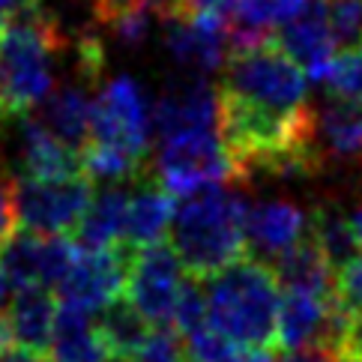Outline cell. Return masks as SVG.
<instances>
[{
    "label": "cell",
    "mask_w": 362,
    "mask_h": 362,
    "mask_svg": "<svg viewBox=\"0 0 362 362\" xmlns=\"http://www.w3.org/2000/svg\"><path fill=\"white\" fill-rule=\"evenodd\" d=\"M245 204L222 186L201 189L177 206L168 243L183 269L206 281L245 257Z\"/></svg>",
    "instance_id": "1"
},
{
    "label": "cell",
    "mask_w": 362,
    "mask_h": 362,
    "mask_svg": "<svg viewBox=\"0 0 362 362\" xmlns=\"http://www.w3.org/2000/svg\"><path fill=\"white\" fill-rule=\"evenodd\" d=\"M66 45L60 24L30 9L0 30V120H21L54 93L57 54Z\"/></svg>",
    "instance_id": "2"
},
{
    "label": "cell",
    "mask_w": 362,
    "mask_h": 362,
    "mask_svg": "<svg viewBox=\"0 0 362 362\" xmlns=\"http://www.w3.org/2000/svg\"><path fill=\"white\" fill-rule=\"evenodd\" d=\"M206 317L228 339L252 347H279V279L267 264L240 257L218 276L206 279Z\"/></svg>",
    "instance_id": "3"
},
{
    "label": "cell",
    "mask_w": 362,
    "mask_h": 362,
    "mask_svg": "<svg viewBox=\"0 0 362 362\" xmlns=\"http://www.w3.org/2000/svg\"><path fill=\"white\" fill-rule=\"evenodd\" d=\"M222 90L273 111H300L308 105L305 72L284 54L276 40L245 51H230Z\"/></svg>",
    "instance_id": "4"
},
{
    "label": "cell",
    "mask_w": 362,
    "mask_h": 362,
    "mask_svg": "<svg viewBox=\"0 0 362 362\" xmlns=\"http://www.w3.org/2000/svg\"><path fill=\"white\" fill-rule=\"evenodd\" d=\"M12 198H16V218L21 230L42 237H69L78 234L93 204V183L84 174L60 180L21 177L12 183Z\"/></svg>",
    "instance_id": "5"
},
{
    "label": "cell",
    "mask_w": 362,
    "mask_h": 362,
    "mask_svg": "<svg viewBox=\"0 0 362 362\" xmlns=\"http://www.w3.org/2000/svg\"><path fill=\"white\" fill-rule=\"evenodd\" d=\"M156 180L171 195H195L201 189L237 180L234 162L216 129L165 138L156 156Z\"/></svg>",
    "instance_id": "6"
},
{
    "label": "cell",
    "mask_w": 362,
    "mask_h": 362,
    "mask_svg": "<svg viewBox=\"0 0 362 362\" xmlns=\"http://www.w3.org/2000/svg\"><path fill=\"white\" fill-rule=\"evenodd\" d=\"M153 132V111L147 105V96L132 78L108 81L96 93L93 102V129H90V141L93 147H105L114 153L135 159L144 165L147 147Z\"/></svg>",
    "instance_id": "7"
},
{
    "label": "cell",
    "mask_w": 362,
    "mask_h": 362,
    "mask_svg": "<svg viewBox=\"0 0 362 362\" xmlns=\"http://www.w3.org/2000/svg\"><path fill=\"white\" fill-rule=\"evenodd\" d=\"M183 264H180L171 243L147 245L132 255L126 281V300L150 320L153 329L174 327V312L180 293L186 288Z\"/></svg>",
    "instance_id": "8"
},
{
    "label": "cell",
    "mask_w": 362,
    "mask_h": 362,
    "mask_svg": "<svg viewBox=\"0 0 362 362\" xmlns=\"http://www.w3.org/2000/svg\"><path fill=\"white\" fill-rule=\"evenodd\" d=\"M132 255L135 252L126 249H81L78 245V257L57 288V303L90 317L102 315L108 305L126 296Z\"/></svg>",
    "instance_id": "9"
},
{
    "label": "cell",
    "mask_w": 362,
    "mask_h": 362,
    "mask_svg": "<svg viewBox=\"0 0 362 362\" xmlns=\"http://www.w3.org/2000/svg\"><path fill=\"white\" fill-rule=\"evenodd\" d=\"M78 257V243L69 237H42V234H12L0 245V276L9 288H60Z\"/></svg>",
    "instance_id": "10"
},
{
    "label": "cell",
    "mask_w": 362,
    "mask_h": 362,
    "mask_svg": "<svg viewBox=\"0 0 362 362\" xmlns=\"http://www.w3.org/2000/svg\"><path fill=\"white\" fill-rule=\"evenodd\" d=\"M165 48L174 57L186 75H204L216 72L228 63V21L213 16H174L165 21Z\"/></svg>",
    "instance_id": "11"
},
{
    "label": "cell",
    "mask_w": 362,
    "mask_h": 362,
    "mask_svg": "<svg viewBox=\"0 0 362 362\" xmlns=\"http://www.w3.org/2000/svg\"><path fill=\"white\" fill-rule=\"evenodd\" d=\"M218 126V93L195 75H183L165 87L162 99L153 105L156 135L174 138L183 132H204Z\"/></svg>",
    "instance_id": "12"
},
{
    "label": "cell",
    "mask_w": 362,
    "mask_h": 362,
    "mask_svg": "<svg viewBox=\"0 0 362 362\" xmlns=\"http://www.w3.org/2000/svg\"><path fill=\"white\" fill-rule=\"evenodd\" d=\"M308 230H312V216H305L296 204H252L245 210V255L269 267L300 240H305Z\"/></svg>",
    "instance_id": "13"
},
{
    "label": "cell",
    "mask_w": 362,
    "mask_h": 362,
    "mask_svg": "<svg viewBox=\"0 0 362 362\" xmlns=\"http://www.w3.org/2000/svg\"><path fill=\"white\" fill-rule=\"evenodd\" d=\"M279 48L288 54L305 75L317 81H327V75L335 63V40L327 21L323 0H312L293 21L281 24L276 33Z\"/></svg>",
    "instance_id": "14"
},
{
    "label": "cell",
    "mask_w": 362,
    "mask_h": 362,
    "mask_svg": "<svg viewBox=\"0 0 362 362\" xmlns=\"http://www.w3.org/2000/svg\"><path fill=\"white\" fill-rule=\"evenodd\" d=\"M16 165L28 180H60L84 174L81 153L60 141L42 120L21 117L16 129Z\"/></svg>",
    "instance_id": "15"
},
{
    "label": "cell",
    "mask_w": 362,
    "mask_h": 362,
    "mask_svg": "<svg viewBox=\"0 0 362 362\" xmlns=\"http://www.w3.org/2000/svg\"><path fill=\"white\" fill-rule=\"evenodd\" d=\"M269 269L276 273L279 288H284V293H312V296L335 293V269L329 267L327 255L320 252L312 230L291 252H284L279 261L269 264Z\"/></svg>",
    "instance_id": "16"
},
{
    "label": "cell",
    "mask_w": 362,
    "mask_h": 362,
    "mask_svg": "<svg viewBox=\"0 0 362 362\" xmlns=\"http://www.w3.org/2000/svg\"><path fill=\"white\" fill-rule=\"evenodd\" d=\"M174 195L162 189L159 180H150L135 195H129V222H126V249L141 252L147 245H156L165 240L174 222Z\"/></svg>",
    "instance_id": "17"
},
{
    "label": "cell",
    "mask_w": 362,
    "mask_h": 362,
    "mask_svg": "<svg viewBox=\"0 0 362 362\" xmlns=\"http://www.w3.org/2000/svg\"><path fill=\"white\" fill-rule=\"evenodd\" d=\"M57 315H60V303L45 288L18 291L6 312L12 339L18 341V347H28V351H36V354H48L51 341H54Z\"/></svg>",
    "instance_id": "18"
},
{
    "label": "cell",
    "mask_w": 362,
    "mask_h": 362,
    "mask_svg": "<svg viewBox=\"0 0 362 362\" xmlns=\"http://www.w3.org/2000/svg\"><path fill=\"white\" fill-rule=\"evenodd\" d=\"M93 102L90 84H63L42 105V123L72 150H84L93 129Z\"/></svg>",
    "instance_id": "19"
},
{
    "label": "cell",
    "mask_w": 362,
    "mask_h": 362,
    "mask_svg": "<svg viewBox=\"0 0 362 362\" xmlns=\"http://www.w3.org/2000/svg\"><path fill=\"white\" fill-rule=\"evenodd\" d=\"M126 222H129V195L123 189L111 186L93 195V204H90L75 237H78L81 249H126Z\"/></svg>",
    "instance_id": "20"
},
{
    "label": "cell",
    "mask_w": 362,
    "mask_h": 362,
    "mask_svg": "<svg viewBox=\"0 0 362 362\" xmlns=\"http://www.w3.org/2000/svg\"><path fill=\"white\" fill-rule=\"evenodd\" d=\"M312 237L317 240L320 252L327 255L335 276L362 257V243L354 230V222L339 204L327 201V204L315 206L312 210Z\"/></svg>",
    "instance_id": "21"
},
{
    "label": "cell",
    "mask_w": 362,
    "mask_h": 362,
    "mask_svg": "<svg viewBox=\"0 0 362 362\" xmlns=\"http://www.w3.org/2000/svg\"><path fill=\"white\" fill-rule=\"evenodd\" d=\"M323 156H359L362 153V102L335 99L317 114Z\"/></svg>",
    "instance_id": "22"
},
{
    "label": "cell",
    "mask_w": 362,
    "mask_h": 362,
    "mask_svg": "<svg viewBox=\"0 0 362 362\" xmlns=\"http://www.w3.org/2000/svg\"><path fill=\"white\" fill-rule=\"evenodd\" d=\"M96 327L102 332V339H105V344L111 347V354L117 356V362L135 359L141 354V347H144L153 335L150 320L129 300H117L114 305H108Z\"/></svg>",
    "instance_id": "23"
},
{
    "label": "cell",
    "mask_w": 362,
    "mask_h": 362,
    "mask_svg": "<svg viewBox=\"0 0 362 362\" xmlns=\"http://www.w3.org/2000/svg\"><path fill=\"white\" fill-rule=\"evenodd\" d=\"M189 359L192 362H276L279 347H252L228 339L216 327H201L192 335H186Z\"/></svg>",
    "instance_id": "24"
},
{
    "label": "cell",
    "mask_w": 362,
    "mask_h": 362,
    "mask_svg": "<svg viewBox=\"0 0 362 362\" xmlns=\"http://www.w3.org/2000/svg\"><path fill=\"white\" fill-rule=\"evenodd\" d=\"M323 9L335 48H341V54L362 48V0H323Z\"/></svg>",
    "instance_id": "25"
},
{
    "label": "cell",
    "mask_w": 362,
    "mask_h": 362,
    "mask_svg": "<svg viewBox=\"0 0 362 362\" xmlns=\"http://www.w3.org/2000/svg\"><path fill=\"white\" fill-rule=\"evenodd\" d=\"M327 87L335 99H354L362 102V48L344 51L335 57L332 69L327 75Z\"/></svg>",
    "instance_id": "26"
},
{
    "label": "cell",
    "mask_w": 362,
    "mask_h": 362,
    "mask_svg": "<svg viewBox=\"0 0 362 362\" xmlns=\"http://www.w3.org/2000/svg\"><path fill=\"white\" fill-rule=\"evenodd\" d=\"M180 4H183V0H93V12L102 24H111L114 18H120L132 9H150L168 21L180 12Z\"/></svg>",
    "instance_id": "27"
},
{
    "label": "cell",
    "mask_w": 362,
    "mask_h": 362,
    "mask_svg": "<svg viewBox=\"0 0 362 362\" xmlns=\"http://www.w3.org/2000/svg\"><path fill=\"white\" fill-rule=\"evenodd\" d=\"M210 317H206V296L198 288L195 281H186L183 293H180V303H177V312H174V329L192 335L195 329L206 327Z\"/></svg>",
    "instance_id": "28"
},
{
    "label": "cell",
    "mask_w": 362,
    "mask_h": 362,
    "mask_svg": "<svg viewBox=\"0 0 362 362\" xmlns=\"http://www.w3.org/2000/svg\"><path fill=\"white\" fill-rule=\"evenodd\" d=\"M153 18H159L156 12H150V9H132V12H126V16L114 18L108 28L114 30V36H117L120 45L138 48V45L147 42V36L153 30Z\"/></svg>",
    "instance_id": "29"
},
{
    "label": "cell",
    "mask_w": 362,
    "mask_h": 362,
    "mask_svg": "<svg viewBox=\"0 0 362 362\" xmlns=\"http://www.w3.org/2000/svg\"><path fill=\"white\" fill-rule=\"evenodd\" d=\"M335 296L351 317L362 315V257L335 276Z\"/></svg>",
    "instance_id": "30"
},
{
    "label": "cell",
    "mask_w": 362,
    "mask_h": 362,
    "mask_svg": "<svg viewBox=\"0 0 362 362\" xmlns=\"http://www.w3.org/2000/svg\"><path fill=\"white\" fill-rule=\"evenodd\" d=\"M129 362H183L180 359V341H177L174 329H153L150 341Z\"/></svg>",
    "instance_id": "31"
},
{
    "label": "cell",
    "mask_w": 362,
    "mask_h": 362,
    "mask_svg": "<svg viewBox=\"0 0 362 362\" xmlns=\"http://www.w3.org/2000/svg\"><path fill=\"white\" fill-rule=\"evenodd\" d=\"M234 4H237V0H183L177 16H189V18H195V16H213V18H225L228 21Z\"/></svg>",
    "instance_id": "32"
},
{
    "label": "cell",
    "mask_w": 362,
    "mask_h": 362,
    "mask_svg": "<svg viewBox=\"0 0 362 362\" xmlns=\"http://www.w3.org/2000/svg\"><path fill=\"white\" fill-rule=\"evenodd\" d=\"M16 198H12V183L0 174V245L16 234Z\"/></svg>",
    "instance_id": "33"
},
{
    "label": "cell",
    "mask_w": 362,
    "mask_h": 362,
    "mask_svg": "<svg viewBox=\"0 0 362 362\" xmlns=\"http://www.w3.org/2000/svg\"><path fill=\"white\" fill-rule=\"evenodd\" d=\"M0 362H51L45 354H36V351H28V347H12L0 356Z\"/></svg>",
    "instance_id": "34"
},
{
    "label": "cell",
    "mask_w": 362,
    "mask_h": 362,
    "mask_svg": "<svg viewBox=\"0 0 362 362\" xmlns=\"http://www.w3.org/2000/svg\"><path fill=\"white\" fill-rule=\"evenodd\" d=\"M332 359H335V354H327V351H293L281 362H332Z\"/></svg>",
    "instance_id": "35"
},
{
    "label": "cell",
    "mask_w": 362,
    "mask_h": 362,
    "mask_svg": "<svg viewBox=\"0 0 362 362\" xmlns=\"http://www.w3.org/2000/svg\"><path fill=\"white\" fill-rule=\"evenodd\" d=\"M362 351V315L359 317H354V323H351V335H347V347H344V354H359Z\"/></svg>",
    "instance_id": "36"
},
{
    "label": "cell",
    "mask_w": 362,
    "mask_h": 362,
    "mask_svg": "<svg viewBox=\"0 0 362 362\" xmlns=\"http://www.w3.org/2000/svg\"><path fill=\"white\" fill-rule=\"evenodd\" d=\"M12 329H9V320H6V315H0V356H4L6 351H12Z\"/></svg>",
    "instance_id": "37"
},
{
    "label": "cell",
    "mask_w": 362,
    "mask_h": 362,
    "mask_svg": "<svg viewBox=\"0 0 362 362\" xmlns=\"http://www.w3.org/2000/svg\"><path fill=\"white\" fill-rule=\"evenodd\" d=\"M351 222H354V230H356V237H359V243H362V204L354 210V216H351Z\"/></svg>",
    "instance_id": "38"
},
{
    "label": "cell",
    "mask_w": 362,
    "mask_h": 362,
    "mask_svg": "<svg viewBox=\"0 0 362 362\" xmlns=\"http://www.w3.org/2000/svg\"><path fill=\"white\" fill-rule=\"evenodd\" d=\"M6 291H9V284H6L4 276H0V308H4V303H6Z\"/></svg>",
    "instance_id": "39"
},
{
    "label": "cell",
    "mask_w": 362,
    "mask_h": 362,
    "mask_svg": "<svg viewBox=\"0 0 362 362\" xmlns=\"http://www.w3.org/2000/svg\"><path fill=\"white\" fill-rule=\"evenodd\" d=\"M332 362H359V359H356V356H351V354H339Z\"/></svg>",
    "instance_id": "40"
},
{
    "label": "cell",
    "mask_w": 362,
    "mask_h": 362,
    "mask_svg": "<svg viewBox=\"0 0 362 362\" xmlns=\"http://www.w3.org/2000/svg\"><path fill=\"white\" fill-rule=\"evenodd\" d=\"M354 356H356V359H359V362H362V351H359V354H354Z\"/></svg>",
    "instance_id": "41"
},
{
    "label": "cell",
    "mask_w": 362,
    "mask_h": 362,
    "mask_svg": "<svg viewBox=\"0 0 362 362\" xmlns=\"http://www.w3.org/2000/svg\"><path fill=\"white\" fill-rule=\"evenodd\" d=\"M186 362H192V359H186Z\"/></svg>",
    "instance_id": "42"
}]
</instances>
